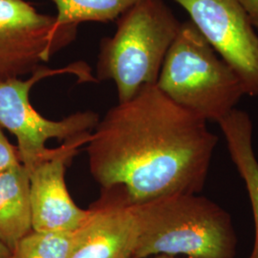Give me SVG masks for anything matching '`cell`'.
Returning <instances> with one entry per match:
<instances>
[{"instance_id":"1","label":"cell","mask_w":258,"mask_h":258,"mask_svg":"<svg viewBox=\"0 0 258 258\" xmlns=\"http://www.w3.org/2000/svg\"><path fill=\"white\" fill-rule=\"evenodd\" d=\"M217 142L207 120L151 84L107 111L86 152L90 173L102 189L120 186L141 205L201 192Z\"/></svg>"},{"instance_id":"2","label":"cell","mask_w":258,"mask_h":258,"mask_svg":"<svg viewBox=\"0 0 258 258\" xmlns=\"http://www.w3.org/2000/svg\"><path fill=\"white\" fill-rule=\"evenodd\" d=\"M135 208L139 238L133 258H234L236 254L237 238L230 214L204 196L175 194Z\"/></svg>"},{"instance_id":"3","label":"cell","mask_w":258,"mask_h":258,"mask_svg":"<svg viewBox=\"0 0 258 258\" xmlns=\"http://www.w3.org/2000/svg\"><path fill=\"white\" fill-rule=\"evenodd\" d=\"M182 23L163 0H142L120 16L114 35L102 39L99 80L113 81L119 102L156 84Z\"/></svg>"},{"instance_id":"4","label":"cell","mask_w":258,"mask_h":258,"mask_svg":"<svg viewBox=\"0 0 258 258\" xmlns=\"http://www.w3.org/2000/svg\"><path fill=\"white\" fill-rule=\"evenodd\" d=\"M156 85L177 104L216 122L235 109L245 95L238 76L191 21L182 23Z\"/></svg>"},{"instance_id":"5","label":"cell","mask_w":258,"mask_h":258,"mask_svg":"<svg viewBox=\"0 0 258 258\" xmlns=\"http://www.w3.org/2000/svg\"><path fill=\"white\" fill-rule=\"evenodd\" d=\"M63 74L75 75L81 83L96 82L84 62L56 69L43 65L27 80L16 78L0 82V125L17 138L19 160L28 173L54 154L55 149L46 148L48 140L56 139L65 143L89 138L100 120L99 115L93 111L77 112L62 120H53L35 109L30 102L32 87L43 79Z\"/></svg>"},{"instance_id":"6","label":"cell","mask_w":258,"mask_h":258,"mask_svg":"<svg viewBox=\"0 0 258 258\" xmlns=\"http://www.w3.org/2000/svg\"><path fill=\"white\" fill-rule=\"evenodd\" d=\"M78 26L59 27L24 0H0V82L33 73L73 41Z\"/></svg>"},{"instance_id":"7","label":"cell","mask_w":258,"mask_h":258,"mask_svg":"<svg viewBox=\"0 0 258 258\" xmlns=\"http://www.w3.org/2000/svg\"><path fill=\"white\" fill-rule=\"evenodd\" d=\"M222 59L245 95L258 97V35L238 0H173Z\"/></svg>"},{"instance_id":"8","label":"cell","mask_w":258,"mask_h":258,"mask_svg":"<svg viewBox=\"0 0 258 258\" xmlns=\"http://www.w3.org/2000/svg\"><path fill=\"white\" fill-rule=\"evenodd\" d=\"M88 140L65 142L60 148H55L52 156L29 173L33 231H76L90 219L91 209L78 207L65 183L67 164Z\"/></svg>"},{"instance_id":"9","label":"cell","mask_w":258,"mask_h":258,"mask_svg":"<svg viewBox=\"0 0 258 258\" xmlns=\"http://www.w3.org/2000/svg\"><path fill=\"white\" fill-rule=\"evenodd\" d=\"M71 258H133L139 238L135 205L120 186L102 189Z\"/></svg>"},{"instance_id":"10","label":"cell","mask_w":258,"mask_h":258,"mask_svg":"<svg viewBox=\"0 0 258 258\" xmlns=\"http://www.w3.org/2000/svg\"><path fill=\"white\" fill-rule=\"evenodd\" d=\"M32 231L30 176L19 164L0 173V242L12 250Z\"/></svg>"},{"instance_id":"11","label":"cell","mask_w":258,"mask_h":258,"mask_svg":"<svg viewBox=\"0 0 258 258\" xmlns=\"http://www.w3.org/2000/svg\"><path fill=\"white\" fill-rule=\"evenodd\" d=\"M218 123L231 160L246 184L253 212L255 240L248 258H258V161L252 147V122L245 111L235 108Z\"/></svg>"},{"instance_id":"12","label":"cell","mask_w":258,"mask_h":258,"mask_svg":"<svg viewBox=\"0 0 258 258\" xmlns=\"http://www.w3.org/2000/svg\"><path fill=\"white\" fill-rule=\"evenodd\" d=\"M56 9L59 27L78 26L83 22H107L119 19L142 0H51Z\"/></svg>"},{"instance_id":"13","label":"cell","mask_w":258,"mask_h":258,"mask_svg":"<svg viewBox=\"0 0 258 258\" xmlns=\"http://www.w3.org/2000/svg\"><path fill=\"white\" fill-rule=\"evenodd\" d=\"M86 224L73 231H32L11 250L9 258H71Z\"/></svg>"},{"instance_id":"14","label":"cell","mask_w":258,"mask_h":258,"mask_svg":"<svg viewBox=\"0 0 258 258\" xmlns=\"http://www.w3.org/2000/svg\"><path fill=\"white\" fill-rule=\"evenodd\" d=\"M20 163L18 149L15 148L0 128V173Z\"/></svg>"},{"instance_id":"15","label":"cell","mask_w":258,"mask_h":258,"mask_svg":"<svg viewBox=\"0 0 258 258\" xmlns=\"http://www.w3.org/2000/svg\"><path fill=\"white\" fill-rule=\"evenodd\" d=\"M251 24L258 29V0H238Z\"/></svg>"},{"instance_id":"16","label":"cell","mask_w":258,"mask_h":258,"mask_svg":"<svg viewBox=\"0 0 258 258\" xmlns=\"http://www.w3.org/2000/svg\"><path fill=\"white\" fill-rule=\"evenodd\" d=\"M10 255H11V250L0 242V258H9Z\"/></svg>"},{"instance_id":"17","label":"cell","mask_w":258,"mask_h":258,"mask_svg":"<svg viewBox=\"0 0 258 258\" xmlns=\"http://www.w3.org/2000/svg\"><path fill=\"white\" fill-rule=\"evenodd\" d=\"M155 258H176L175 256H170V255H157Z\"/></svg>"}]
</instances>
